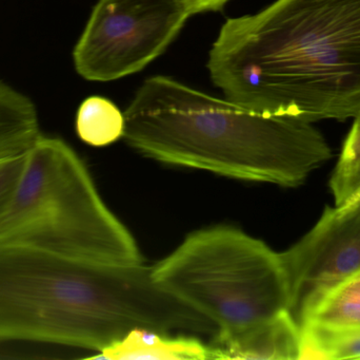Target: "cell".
Here are the masks:
<instances>
[{
  "label": "cell",
  "mask_w": 360,
  "mask_h": 360,
  "mask_svg": "<svg viewBox=\"0 0 360 360\" xmlns=\"http://www.w3.org/2000/svg\"><path fill=\"white\" fill-rule=\"evenodd\" d=\"M207 69L226 99L304 122L360 113V0H276L230 18Z\"/></svg>",
  "instance_id": "1"
},
{
  "label": "cell",
  "mask_w": 360,
  "mask_h": 360,
  "mask_svg": "<svg viewBox=\"0 0 360 360\" xmlns=\"http://www.w3.org/2000/svg\"><path fill=\"white\" fill-rule=\"evenodd\" d=\"M134 329L212 335L217 328L141 263H99L0 244V340L101 352Z\"/></svg>",
  "instance_id": "2"
},
{
  "label": "cell",
  "mask_w": 360,
  "mask_h": 360,
  "mask_svg": "<svg viewBox=\"0 0 360 360\" xmlns=\"http://www.w3.org/2000/svg\"><path fill=\"white\" fill-rule=\"evenodd\" d=\"M129 145L160 162L295 187L332 158L312 123L269 116L167 76L145 80L124 111Z\"/></svg>",
  "instance_id": "3"
},
{
  "label": "cell",
  "mask_w": 360,
  "mask_h": 360,
  "mask_svg": "<svg viewBox=\"0 0 360 360\" xmlns=\"http://www.w3.org/2000/svg\"><path fill=\"white\" fill-rule=\"evenodd\" d=\"M22 244L99 263L143 262L136 241L99 196L63 139L40 135L0 213V244Z\"/></svg>",
  "instance_id": "4"
},
{
  "label": "cell",
  "mask_w": 360,
  "mask_h": 360,
  "mask_svg": "<svg viewBox=\"0 0 360 360\" xmlns=\"http://www.w3.org/2000/svg\"><path fill=\"white\" fill-rule=\"evenodd\" d=\"M152 274L158 285L218 330L266 321L291 306L281 253L229 226L190 235L152 268Z\"/></svg>",
  "instance_id": "5"
},
{
  "label": "cell",
  "mask_w": 360,
  "mask_h": 360,
  "mask_svg": "<svg viewBox=\"0 0 360 360\" xmlns=\"http://www.w3.org/2000/svg\"><path fill=\"white\" fill-rule=\"evenodd\" d=\"M191 15L184 0H99L74 48L76 71L92 82L141 71L166 50Z\"/></svg>",
  "instance_id": "6"
},
{
  "label": "cell",
  "mask_w": 360,
  "mask_h": 360,
  "mask_svg": "<svg viewBox=\"0 0 360 360\" xmlns=\"http://www.w3.org/2000/svg\"><path fill=\"white\" fill-rule=\"evenodd\" d=\"M289 280V312L300 325L332 287L360 270V213L327 207L314 228L281 253Z\"/></svg>",
  "instance_id": "7"
},
{
  "label": "cell",
  "mask_w": 360,
  "mask_h": 360,
  "mask_svg": "<svg viewBox=\"0 0 360 360\" xmlns=\"http://www.w3.org/2000/svg\"><path fill=\"white\" fill-rule=\"evenodd\" d=\"M214 359L297 360L300 327L289 311L266 321L218 330L210 344Z\"/></svg>",
  "instance_id": "8"
},
{
  "label": "cell",
  "mask_w": 360,
  "mask_h": 360,
  "mask_svg": "<svg viewBox=\"0 0 360 360\" xmlns=\"http://www.w3.org/2000/svg\"><path fill=\"white\" fill-rule=\"evenodd\" d=\"M90 359L205 360L214 359V354L210 345L186 333L173 336L165 332L134 329Z\"/></svg>",
  "instance_id": "9"
},
{
  "label": "cell",
  "mask_w": 360,
  "mask_h": 360,
  "mask_svg": "<svg viewBox=\"0 0 360 360\" xmlns=\"http://www.w3.org/2000/svg\"><path fill=\"white\" fill-rule=\"evenodd\" d=\"M40 135L34 101L0 80V158L27 151Z\"/></svg>",
  "instance_id": "10"
},
{
  "label": "cell",
  "mask_w": 360,
  "mask_h": 360,
  "mask_svg": "<svg viewBox=\"0 0 360 360\" xmlns=\"http://www.w3.org/2000/svg\"><path fill=\"white\" fill-rule=\"evenodd\" d=\"M300 359H360V328L302 323Z\"/></svg>",
  "instance_id": "11"
},
{
  "label": "cell",
  "mask_w": 360,
  "mask_h": 360,
  "mask_svg": "<svg viewBox=\"0 0 360 360\" xmlns=\"http://www.w3.org/2000/svg\"><path fill=\"white\" fill-rule=\"evenodd\" d=\"M124 114L117 106L101 97L82 101L76 114V132L88 145L103 147L124 137Z\"/></svg>",
  "instance_id": "12"
},
{
  "label": "cell",
  "mask_w": 360,
  "mask_h": 360,
  "mask_svg": "<svg viewBox=\"0 0 360 360\" xmlns=\"http://www.w3.org/2000/svg\"><path fill=\"white\" fill-rule=\"evenodd\" d=\"M304 323L360 328V270L323 296L300 327Z\"/></svg>",
  "instance_id": "13"
},
{
  "label": "cell",
  "mask_w": 360,
  "mask_h": 360,
  "mask_svg": "<svg viewBox=\"0 0 360 360\" xmlns=\"http://www.w3.org/2000/svg\"><path fill=\"white\" fill-rule=\"evenodd\" d=\"M354 118L330 180L335 206H342L360 192V113Z\"/></svg>",
  "instance_id": "14"
},
{
  "label": "cell",
  "mask_w": 360,
  "mask_h": 360,
  "mask_svg": "<svg viewBox=\"0 0 360 360\" xmlns=\"http://www.w3.org/2000/svg\"><path fill=\"white\" fill-rule=\"evenodd\" d=\"M27 152L0 158V213L16 190L25 168Z\"/></svg>",
  "instance_id": "15"
},
{
  "label": "cell",
  "mask_w": 360,
  "mask_h": 360,
  "mask_svg": "<svg viewBox=\"0 0 360 360\" xmlns=\"http://www.w3.org/2000/svg\"><path fill=\"white\" fill-rule=\"evenodd\" d=\"M192 14L209 11H219L229 0H184Z\"/></svg>",
  "instance_id": "16"
},
{
  "label": "cell",
  "mask_w": 360,
  "mask_h": 360,
  "mask_svg": "<svg viewBox=\"0 0 360 360\" xmlns=\"http://www.w3.org/2000/svg\"><path fill=\"white\" fill-rule=\"evenodd\" d=\"M338 207H344V209H350V211H359L360 213V192L356 194V196L353 197L348 203L342 205V206Z\"/></svg>",
  "instance_id": "17"
}]
</instances>
